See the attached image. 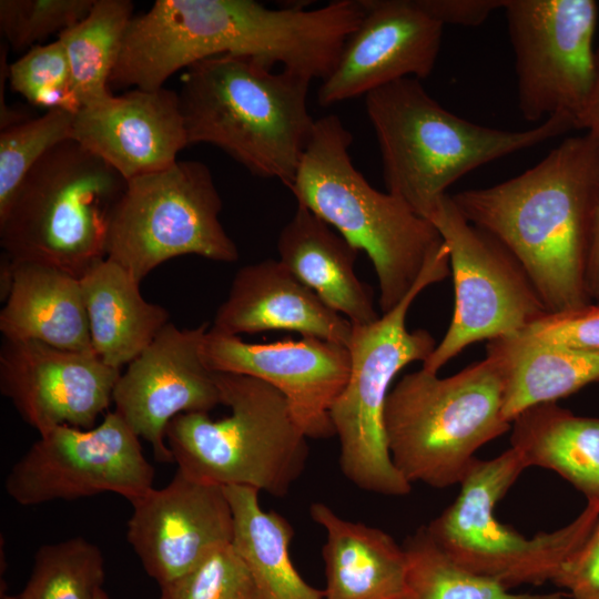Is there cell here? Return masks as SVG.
I'll return each instance as SVG.
<instances>
[{
  "label": "cell",
  "instance_id": "1",
  "mask_svg": "<svg viewBox=\"0 0 599 599\" xmlns=\"http://www.w3.org/2000/svg\"><path fill=\"white\" fill-rule=\"evenodd\" d=\"M450 196L468 222L517 258L549 313L592 303L586 278L599 196V146L587 133L565 139L510 180Z\"/></svg>",
  "mask_w": 599,
  "mask_h": 599
},
{
  "label": "cell",
  "instance_id": "2",
  "mask_svg": "<svg viewBox=\"0 0 599 599\" xmlns=\"http://www.w3.org/2000/svg\"><path fill=\"white\" fill-rule=\"evenodd\" d=\"M322 8L271 9L253 0H156L134 16L110 78L114 88H163L176 71L221 54L313 77L332 45Z\"/></svg>",
  "mask_w": 599,
  "mask_h": 599
},
{
  "label": "cell",
  "instance_id": "3",
  "mask_svg": "<svg viewBox=\"0 0 599 599\" xmlns=\"http://www.w3.org/2000/svg\"><path fill=\"white\" fill-rule=\"evenodd\" d=\"M252 57L190 65L177 92L189 144H212L251 174L288 186L311 141V79Z\"/></svg>",
  "mask_w": 599,
  "mask_h": 599
},
{
  "label": "cell",
  "instance_id": "4",
  "mask_svg": "<svg viewBox=\"0 0 599 599\" xmlns=\"http://www.w3.org/2000/svg\"><path fill=\"white\" fill-rule=\"evenodd\" d=\"M365 105L387 192L428 221L447 189L461 176L576 129L564 115L524 131L480 125L441 106L415 78L369 92Z\"/></svg>",
  "mask_w": 599,
  "mask_h": 599
},
{
  "label": "cell",
  "instance_id": "5",
  "mask_svg": "<svg viewBox=\"0 0 599 599\" xmlns=\"http://www.w3.org/2000/svg\"><path fill=\"white\" fill-rule=\"evenodd\" d=\"M353 135L329 114L316 120L293 182L302 205L335 227L372 261L383 314L413 288L444 241L434 224L389 192L374 189L354 166Z\"/></svg>",
  "mask_w": 599,
  "mask_h": 599
},
{
  "label": "cell",
  "instance_id": "6",
  "mask_svg": "<svg viewBox=\"0 0 599 599\" xmlns=\"http://www.w3.org/2000/svg\"><path fill=\"white\" fill-rule=\"evenodd\" d=\"M125 187L120 173L75 141L58 144L0 214L3 254L81 278L106 257L111 220Z\"/></svg>",
  "mask_w": 599,
  "mask_h": 599
},
{
  "label": "cell",
  "instance_id": "7",
  "mask_svg": "<svg viewBox=\"0 0 599 599\" xmlns=\"http://www.w3.org/2000/svg\"><path fill=\"white\" fill-rule=\"evenodd\" d=\"M215 380L230 415L217 420L209 413L174 417L165 430L173 461L200 480L284 497L308 457L307 437L285 396L251 376L215 373Z\"/></svg>",
  "mask_w": 599,
  "mask_h": 599
},
{
  "label": "cell",
  "instance_id": "8",
  "mask_svg": "<svg viewBox=\"0 0 599 599\" xmlns=\"http://www.w3.org/2000/svg\"><path fill=\"white\" fill-rule=\"evenodd\" d=\"M502 405L500 375L487 357L444 378L424 368L405 375L384 413L394 465L409 484H460L475 453L511 428Z\"/></svg>",
  "mask_w": 599,
  "mask_h": 599
},
{
  "label": "cell",
  "instance_id": "9",
  "mask_svg": "<svg viewBox=\"0 0 599 599\" xmlns=\"http://www.w3.org/2000/svg\"><path fill=\"white\" fill-rule=\"evenodd\" d=\"M449 253L444 243L427 263L406 296L389 312L368 325L354 326L348 349L349 378L331 408V420L339 440V465L356 487L384 495L406 496L409 484L389 454L384 413L389 386L409 363L430 356L437 343L425 329L409 332L406 316L418 294L449 275Z\"/></svg>",
  "mask_w": 599,
  "mask_h": 599
},
{
  "label": "cell",
  "instance_id": "10",
  "mask_svg": "<svg viewBox=\"0 0 599 599\" xmlns=\"http://www.w3.org/2000/svg\"><path fill=\"white\" fill-rule=\"evenodd\" d=\"M526 468L511 447L493 459H476L455 501L426 526L455 562L508 589L552 581L599 517V506L587 502L570 524L532 538L500 524L494 515L496 505Z\"/></svg>",
  "mask_w": 599,
  "mask_h": 599
},
{
  "label": "cell",
  "instance_id": "11",
  "mask_svg": "<svg viewBox=\"0 0 599 599\" xmlns=\"http://www.w3.org/2000/svg\"><path fill=\"white\" fill-rule=\"evenodd\" d=\"M221 210L212 173L200 161L133 177L111 220L106 258L139 282L182 255L235 262L238 250L220 222Z\"/></svg>",
  "mask_w": 599,
  "mask_h": 599
},
{
  "label": "cell",
  "instance_id": "12",
  "mask_svg": "<svg viewBox=\"0 0 599 599\" xmlns=\"http://www.w3.org/2000/svg\"><path fill=\"white\" fill-rule=\"evenodd\" d=\"M429 221L448 248L455 290L448 329L422 367L437 374L467 346L519 333L549 311L517 258L468 222L450 195Z\"/></svg>",
  "mask_w": 599,
  "mask_h": 599
},
{
  "label": "cell",
  "instance_id": "13",
  "mask_svg": "<svg viewBox=\"0 0 599 599\" xmlns=\"http://www.w3.org/2000/svg\"><path fill=\"white\" fill-rule=\"evenodd\" d=\"M518 105L530 122L569 118L582 130L596 71L595 0H506Z\"/></svg>",
  "mask_w": 599,
  "mask_h": 599
},
{
  "label": "cell",
  "instance_id": "14",
  "mask_svg": "<svg viewBox=\"0 0 599 599\" xmlns=\"http://www.w3.org/2000/svg\"><path fill=\"white\" fill-rule=\"evenodd\" d=\"M154 468L139 437L115 413L95 427L57 426L12 466L7 494L22 506L114 493L130 502L153 487Z\"/></svg>",
  "mask_w": 599,
  "mask_h": 599
},
{
  "label": "cell",
  "instance_id": "15",
  "mask_svg": "<svg viewBox=\"0 0 599 599\" xmlns=\"http://www.w3.org/2000/svg\"><path fill=\"white\" fill-rule=\"evenodd\" d=\"M201 356L211 372L251 376L280 390L307 438L335 435L329 413L349 378L347 346L313 336L255 344L209 328Z\"/></svg>",
  "mask_w": 599,
  "mask_h": 599
},
{
  "label": "cell",
  "instance_id": "16",
  "mask_svg": "<svg viewBox=\"0 0 599 599\" xmlns=\"http://www.w3.org/2000/svg\"><path fill=\"white\" fill-rule=\"evenodd\" d=\"M207 329L206 323L184 329L167 323L121 373L113 388L114 412L152 446L158 461L173 460L165 430L174 417L209 413L222 405L215 373L201 356Z\"/></svg>",
  "mask_w": 599,
  "mask_h": 599
},
{
  "label": "cell",
  "instance_id": "17",
  "mask_svg": "<svg viewBox=\"0 0 599 599\" xmlns=\"http://www.w3.org/2000/svg\"><path fill=\"white\" fill-rule=\"evenodd\" d=\"M121 373L93 352L7 338L0 348L1 394L39 434L63 425L92 428Z\"/></svg>",
  "mask_w": 599,
  "mask_h": 599
},
{
  "label": "cell",
  "instance_id": "18",
  "mask_svg": "<svg viewBox=\"0 0 599 599\" xmlns=\"http://www.w3.org/2000/svg\"><path fill=\"white\" fill-rule=\"evenodd\" d=\"M131 504L128 542L160 587L232 544L233 512L224 487L179 468L166 486L152 487Z\"/></svg>",
  "mask_w": 599,
  "mask_h": 599
},
{
  "label": "cell",
  "instance_id": "19",
  "mask_svg": "<svg viewBox=\"0 0 599 599\" xmlns=\"http://www.w3.org/2000/svg\"><path fill=\"white\" fill-rule=\"evenodd\" d=\"M364 16L317 92L329 106L405 78H427L435 68L444 26L415 0H362Z\"/></svg>",
  "mask_w": 599,
  "mask_h": 599
},
{
  "label": "cell",
  "instance_id": "20",
  "mask_svg": "<svg viewBox=\"0 0 599 599\" xmlns=\"http://www.w3.org/2000/svg\"><path fill=\"white\" fill-rule=\"evenodd\" d=\"M71 140L126 181L171 166L189 145L177 92L164 87L85 103L74 113Z\"/></svg>",
  "mask_w": 599,
  "mask_h": 599
},
{
  "label": "cell",
  "instance_id": "21",
  "mask_svg": "<svg viewBox=\"0 0 599 599\" xmlns=\"http://www.w3.org/2000/svg\"><path fill=\"white\" fill-rule=\"evenodd\" d=\"M211 329L226 335L285 329L348 346L353 325L278 260L241 267Z\"/></svg>",
  "mask_w": 599,
  "mask_h": 599
},
{
  "label": "cell",
  "instance_id": "22",
  "mask_svg": "<svg viewBox=\"0 0 599 599\" xmlns=\"http://www.w3.org/2000/svg\"><path fill=\"white\" fill-rule=\"evenodd\" d=\"M277 251L287 270L352 325L379 318L373 290L355 274L358 250L308 209L297 205L278 235Z\"/></svg>",
  "mask_w": 599,
  "mask_h": 599
},
{
  "label": "cell",
  "instance_id": "23",
  "mask_svg": "<svg viewBox=\"0 0 599 599\" xmlns=\"http://www.w3.org/2000/svg\"><path fill=\"white\" fill-rule=\"evenodd\" d=\"M326 531L324 599H405V549L382 529L339 517L323 502L309 508Z\"/></svg>",
  "mask_w": 599,
  "mask_h": 599
},
{
  "label": "cell",
  "instance_id": "24",
  "mask_svg": "<svg viewBox=\"0 0 599 599\" xmlns=\"http://www.w3.org/2000/svg\"><path fill=\"white\" fill-rule=\"evenodd\" d=\"M10 261L11 286L0 312L3 338L93 352L80 278L49 265Z\"/></svg>",
  "mask_w": 599,
  "mask_h": 599
},
{
  "label": "cell",
  "instance_id": "25",
  "mask_svg": "<svg viewBox=\"0 0 599 599\" xmlns=\"http://www.w3.org/2000/svg\"><path fill=\"white\" fill-rule=\"evenodd\" d=\"M486 357L500 375L509 423L529 407L556 403L599 382V354L554 345L526 332L488 341Z\"/></svg>",
  "mask_w": 599,
  "mask_h": 599
},
{
  "label": "cell",
  "instance_id": "26",
  "mask_svg": "<svg viewBox=\"0 0 599 599\" xmlns=\"http://www.w3.org/2000/svg\"><path fill=\"white\" fill-rule=\"evenodd\" d=\"M80 283L92 349L110 367L129 365L169 323L167 311L144 300L140 282L106 257Z\"/></svg>",
  "mask_w": 599,
  "mask_h": 599
},
{
  "label": "cell",
  "instance_id": "27",
  "mask_svg": "<svg viewBox=\"0 0 599 599\" xmlns=\"http://www.w3.org/2000/svg\"><path fill=\"white\" fill-rule=\"evenodd\" d=\"M511 448L527 467L559 474L599 506V418L578 416L556 403L539 404L511 422Z\"/></svg>",
  "mask_w": 599,
  "mask_h": 599
},
{
  "label": "cell",
  "instance_id": "28",
  "mask_svg": "<svg viewBox=\"0 0 599 599\" xmlns=\"http://www.w3.org/2000/svg\"><path fill=\"white\" fill-rule=\"evenodd\" d=\"M233 512L232 546L247 567L260 599H324L307 583L290 555L294 530L282 515L261 508L258 490L224 487Z\"/></svg>",
  "mask_w": 599,
  "mask_h": 599
},
{
  "label": "cell",
  "instance_id": "29",
  "mask_svg": "<svg viewBox=\"0 0 599 599\" xmlns=\"http://www.w3.org/2000/svg\"><path fill=\"white\" fill-rule=\"evenodd\" d=\"M133 17L130 0H95L82 20L58 35L69 60L80 108L111 93L110 78Z\"/></svg>",
  "mask_w": 599,
  "mask_h": 599
},
{
  "label": "cell",
  "instance_id": "30",
  "mask_svg": "<svg viewBox=\"0 0 599 599\" xmlns=\"http://www.w3.org/2000/svg\"><path fill=\"white\" fill-rule=\"evenodd\" d=\"M407 558L405 599H562L561 593H511L504 585L455 562L419 528L403 545Z\"/></svg>",
  "mask_w": 599,
  "mask_h": 599
},
{
  "label": "cell",
  "instance_id": "31",
  "mask_svg": "<svg viewBox=\"0 0 599 599\" xmlns=\"http://www.w3.org/2000/svg\"><path fill=\"white\" fill-rule=\"evenodd\" d=\"M104 558L82 537L40 547L18 599H95L103 587Z\"/></svg>",
  "mask_w": 599,
  "mask_h": 599
},
{
  "label": "cell",
  "instance_id": "32",
  "mask_svg": "<svg viewBox=\"0 0 599 599\" xmlns=\"http://www.w3.org/2000/svg\"><path fill=\"white\" fill-rule=\"evenodd\" d=\"M74 112L53 109L0 132V214L31 169L54 146L71 140Z\"/></svg>",
  "mask_w": 599,
  "mask_h": 599
},
{
  "label": "cell",
  "instance_id": "33",
  "mask_svg": "<svg viewBox=\"0 0 599 599\" xmlns=\"http://www.w3.org/2000/svg\"><path fill=\"white\" fill-rule=\"evenodd\" d=\"M9 82L13 91L29 103L77 112L69 60L62 42L37 44L9 65Z\"/></svg>",
  "mask_w": 599,
  "mask_h": 599
},
{
  "label": "cell",
  "instance_id": "34",
  "mask_svg": "<svg viewBox=\"0 0 599 599\" xmlns=\"http://www.w3.org/2000/svg\"><path fill=\"white\" fill-rule=\"evenodd\" d=\"M160 588V599H260L232 544L216 548L192 570Z\"/></svg>",
  "mask_w": 599,
  "mask_h": 599
},
{
  "label": "cell",
  "instance_id": "35",
  "mask_svg": "<svg viewBox=\"0 0 599 599\" xmlns=\"http://www.w3.org/2000/svg\"><path fill=\"white\" fill-rule=\"evenodd\" d=\"M95 0H1L0 29L14 51L29 50L82 20Z\"/></svg>",
  "mask_w": 599,
  "mask_h": 599
},
{
  "label": "cell",
  "instance_id": "36",
  "mask_svg": "<svg viewBox=\"0 0 599 599\" xmlns=\"http://www.w3.org/2000/svg\"><path fill=\"white\" fill-rule=\"evenodd\" d=\"M521 332L572 351L599 354V305L548 313Z\"/></svg>",
  "mask_w": 599,
  "mask_h": 599
},
{
  "label": "cell",
  "instance_id": "37",
  "mask_svg": "<svg viewBox=\"0 0 599 599\" xmlns=\"http://www.w3.org/2000/svg\"><path fill=\"white\" fill-rule=\"evenodd\" d=\"M552 582L572 599H599V517L583 544L561 565Z\"/></svg>",
  "mask_w": 599,
  "mask_h": 599
},
{
  "label": "cell",
  "instance_id": "38",
  "mask_svg": "<svg viewBox=\"0 0 599 599\" xmlns=\"http://www.w3.org/2000/svg\"><path fill=\"white\" fill-rule=\"evenodd\" d=\"M506 0H415L417 7L440 24L477 27Z\"/></svg>",
  "mask_w": 599,
  "mask_h": 599
},
{
  "label": "cell",
  "instance_id": "39",
  "mask_svg": "<svg viewBox=\"0 0 599 599\" xmlns=\"http://www.w3.org/2000/svg\"><path fill=\"white\" fill-rule=\"evenodd\" d=\"M586 281L590 301L599 303V196Z\"/></svg>",
  "mask_w": 599,
  "mask_h": 599
},
{
  "label": "cell",
  "instance_id": "40",
  "mask_svg": "<svg viewBox=\"0 0 599 599\" xmlns=\"http://www.w3.org/2000/svg\"><path fill=\"white\" fill-rule=\"evenodd\" d=\"M582 130H586L599 146V48L596 50L595 82Z\"/></svg>",
  "mask_w": 599,
  "mask_h": 599
},
{
  "label": "cell",
  "instance_id": "41",
  "mask_svg": "<svg viewBox=\"0 0 599 599\" xmlns=\"http://www.w3.org/2000/svg\"><path fill=\"white\" fill-rule=\"evenodd\" d=\"M95 599H110L108 593L104 591V589H100L95 596Z\"/></svg>",
  "mask_w": 599,
  "mask_h": 599
},
{
  "label": "cell",
  "instance_id": "42",
  "mask_svg": "<svg viewBox=\"0 0 599 599\" xmlns=\"http://www.w3.org/2000/svg\"><path fill=\"white\" fill-rule=\"evenodd\" d=\"M2 599H18V597L6 595V596L2 597Z\"/></svg>",
  "mask_w": 599,
  "mask_h": 599
}]
</instances>
